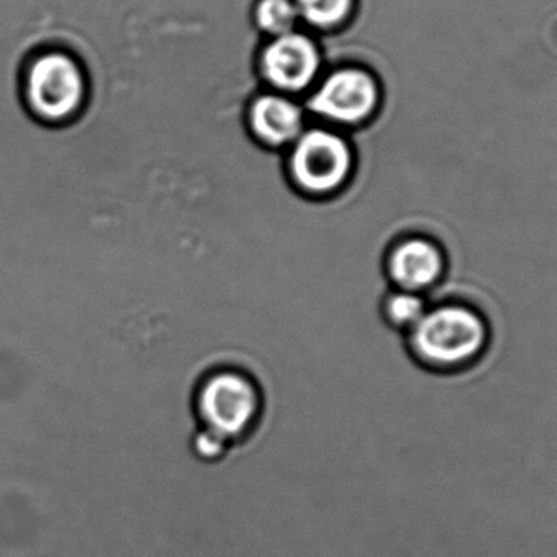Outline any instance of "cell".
Wrapping results in <instances>:
<instances>
[{
	"instance_id": "cell-5",
	"label": "cell",
	"mask_w": 557,
	"mask_h": 557,
	"mask_svg": "<svg viewBox=\"0 0 557 557\" xmlns=\"http://www.w3.org/2000/svg\"><path fill=\"white\" fill-rule=\"evenodd\" d=\"M447 251L425 234H408L393 240L386 250L383 271L389 287L425 295L447 274Z\"/></svg>"
},
{
	"instance_id": "cell-1",
	"label": "cell",
	"mask_w": 557,
	"mask_h": 557,
	"mask_svg": "<svg viewBox=\"0 0 557 557\" xmlns=\"http://www.w3.org/2000/svg\"><path fill=\"white\" fill-rule=\"evenodd\" d=\"M491 327L478 308L465 301L429 307L405 336L406 349L425 372L458 373L480 362L490 347Z\"/></svg>"
},
{
	"instance_id": "cell-3",
	"label": "cell",
	"mask_w": 557,
	"mask_h": 557,
	"mask_svg": "<svg viewBox=\"0 0 557 557\" xmlns=\"http://www.w3.org/2000/svg\"><path fill=\"white\" fill-rule=\"evenodd\" d=\"M20 94L33 120L67 126L84 110L87 82L77 59L62 49H45L26 62Z\"/></svg>"
},
{
	"instance_id": "cell-4",
	"label": "cell",
	"mask_w": 557,
	"mask_h": 557,
	"mask_svg": "<svg viewBox=\"0 0 557 557\" xmlns=\"http://www.w3.org/2000/svg\"><path fill=\"white\" fill-rule=\"evenodd\" d=\"M288 185L310 199L339 195L356 175V152L341 134L314 127L304 131L284 162Z\"/></svg>"
},
{
	"instance_id": "cell-10",
	"label": "cell",
	"mask_w": 557,
	"mask_h": 557,
	"mask_svg": "<svg viewBox=\"0 0 557 557\" xmlns=\"http://www.w3.org/2000/svg\"><path fill=\"white\" fill-rule=\"evenodd\" d=\"M294 0H261L257 20L261 28L270 35L284 36L294 32L298 18Z\"/></svg>"
},
{
	"instance_id": "cell-2",
	"label": "cell",
	"mask_w": 557,
	"mask_h": 557,
	"mask_svg": "<svg viewBox=\"0 0 557 557\" xmlns=\"http://www.w3.org/2000/svg\"><path fill=\"white\" fill-rule=\"evenodd\" d=\"M193 409L199 428L221 438L235 455L250 441L260 422L263 393L245 370L218 367L199 380Z\"/></svg>"
},
{
	"instance_id": "cell-9",
	"label": "cell",
	"mask_w": 557,
	"mask_h": 557,
	"mask_svg": "<svg viewBox=\"0 0 557 557\" xmlns=\"http://www.w3.org/2000/svg\"><path fill=\"white\" fill-rule=\"evenodd\" d=\"M428 310L425 295L399 290V288L389 287L380 301V313L386 326L403 336H406L422 320Z\"/></svg>"
},
{
	"instance_id": "cell-11",
	"label": "cell",
	"mask_w": 557,
	"mask_h": 557,
	"mask_svg": "<svg viewBox=\"0 0 557 557\" xmlns=\"http://www.w3.org/2000/svg\"><path fill=\"white\" fill-rule=\"evenodd\" d=\"M298 15L314 26H333L349 13L352 0H294Z\"/></svg>"
},
{
	"instance_id": "cell-8",
	"label": "cell",
	"mask_w": 557,
	"mask_h": 557,
	"mask_svg": "<svg viewBox=\"0 0 557 557\" xmlns=\"http://www.w3.org/2000/svg\"><path fill=\"white\" fill-rule=\"evenodd\" d=\"M248 120L253 136L270 150L290 147L305 131L301 108L276 95L258 98Z\"/></svg>"
},
{
	"instance_id": "cell-6",
	"label": "cell",
	"mask_w": 557,
	"mask_h": 557,
	"mask_svg": "<svg viewBox=\"0 0 557 557\" xmlns=\"http://www.w3.org/2000/svg\"><path fill=\"white\" fill-rule=\"evenodd\" d=\"M379 103L375 82L362 71L334 72L310 98V110L318 116L356 126L363 123Z\"/></svg>"
},
{
	"instance_id": "cell-7",
	"label": "cell",
	"mask_w": 557,
	"mask_h": 557,
	"mask_svg": "<svg viewBox=\"0 0 557 557\" xmlns=\"http://www.w3.org/2000/svg\"><path fill=\"white\" fill-rule=\"evenodd\" d=\"M320 54L307 36L288 33L277 36L263 54L264 75L282 90L307 87L318 72Z\"/></svg>"
}]
</instances>
